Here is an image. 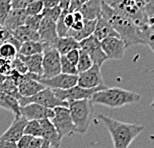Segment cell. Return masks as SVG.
Returning <instances> with one entry per match:
<instances>
[{
  "mask_svg": "<svg viewBox=\"0 0 154 148\" xmlns=\"http://www.w3.org/2000/svg\"><path fill=\"white\" fill-rule=\"evenodd\" d=\"M101 15L114 28L120 38L125 42L127 47L132 45L144 44L142 37H141L140 29L136 25V23L127 15L123 14L110 7L109 5H107L103 0Z\"/></svg>",
  "mask_w": 154,
  "mask_h": 148,
  "instance_id": "obj_1",
  "label": "cell"
},
{
  "mask_svg": "<svg viewBox=\"0 0 154 148\" xmlns=\"http://www.w3.org/2000/svg\"><path fill=\"white\" fill-rule=\"evenodd\" d=\"M97 118L108 130L114 148H128L144 130V126L141 124L119 121L104 114H98Z\"/></svg>",
  "mask_w": 154,
  "mask_h": 148,
  "instance_id": "obj_2",
  "label": "cell"
},
{
  "mask_svg": "<svg viewBox=\"0 0 154 148\" xmlns=\"http://www.w3.org/2000/svg\"><path fill=\"white\" fill-rule=\"evenodd\" d=\"M140 100V94L119 87H106L95 92L91 96L93 104H100L109 108H120L127 104L136 103Z\"/></svg>",
  "mask_w": 154,
  "mask_h": 148,
  "instance_id": "obj_3",
  "label": "cell"
},
{
  "mask_svg": "<svg viewBox=\"0 0 154 148\" xmlns=\"http://www.w3.org/2000/svg\"><path fill=\"white\" fill-rule=\"evenodd\" d=\"M67 102H68V108L76 131L80 134H85L93 118L94 104L92 103L91 98L81 100H69Z\"/></svg>",
  "mask_w": 154,
  "mask_h": 148,
  "instance_id": "obj_4",
  "label": "cell"
},
{
  "mask_svg": "<svg viewBox=\"0 0 154 148\" xmlns=\"http://www.w3.org/2000/svg\"><path fill=\"white\" fill-rule=\"evenodd\" d=\"M107 5L115 10L127 15L136 23L138 27L145 25L147 17L144 0H103Z\"/></svg>",
  "mask_w": 154,
  "mask_h": 148,
  "instance_id": "obj_5",
  "label": "cell"
},
{
  "mask_svg": "<svg viewBox=\"0 0 154 148\" xmlns=\"http://www.w3.org/2000/svg\"><path fill=\"white\" fill-rule=\"evenodd\" d=\"M20 107L27 105L29 103H37L39 105H42L47 108L53 109L57 106H67L68 107V102L67 101H63L59 99L56 95H55L54 91L51 88L46 87L43 89L42 91L38 92L37 94L33 95L30 97H21L19 100Z\"/></svg>",
  "mask_w": 154,
  "mask_h": 148,
  "instance_id": "obj_6",
  "label": "cell"
},
{
  "mask_svg": "<svg viewBox=\"0 0 154 148\" xmlns=\"http://www.w3.org/2000/svg\"><path fill=\"white\" fill-rule=\"evenodd\" d=\"M53 111L54 116L51 118V121L55 126V128H56L61 139L64 136L72 135L73 133L77 132L74 123L72 121L71 114H70L68 107L57 106L53 108Z\"/></svg>",
  "mask_w": 154,
  "mask_h": 148,
  "instance_id": "obj_7",
  "label": "cell"
},
{
  "mask_svg": "<svg viewBox=\"0 0 154 148\" xmlns=\"http://www.w3.org/2000/svg\"><path fill=\"white\" fill-rule=\"evenodd\" d=\"M44 44V43H43ZM43 75L41 78H51L61 73V55L52 45L44 44L43 51Z\"/></svg>",
  "mask_w": 154,
  "mask_h": 148,
  "instance_id": "obj_8",
  "label": "cell"
},
{
  "mask_svg": "<svg viewBox=\"0 0 154 148\" xmlns=\"http://www.w3.org/2000/svg\"><path fill=\"white\" fill-rule=\"evenodd\" d=\"M106 88L105 84L101 85L96 88H83L80 87L79 85H75L69 89H52L54 91L55 95L63 101H69V100H81L86 99V98H91L95 92L102 90Z\"/></svg>",
  "mask_w": 154,
  "mask_h": 148,
  "instance_id": "obj_9",
  "label": "cell"
},
{
  "mask_svg": "<svg viewBox=\"0 0 154 148\" xmlns=\"http://www.w3.org/2000/svg\"><path fill=\"white\" fill-rule=\"evenodd\" d=\"M80 49L87 52L88 55L93 61V64H97L99 66H102V64L108 60L106 54L104 53L101 41L98 40L94 35H91L87 38L80 41Z\"/></svg>",
  "mask_w": 154,
  "mask_h": 148,
  "instance_id": "obj_10",
  "label": "cell"
},
{
  "mask_svg": "<svg viewBox=\"0 0 154 148\" xmlns=\"http://www.w3.org/2000/svg\"><path fill=\"white\" fill-rule=\"evenodd\" d=\"M101 46L108 59L120 60L122 59L126 51L125 42L120 37L111 36L101 40Z\"/></svg>",
  "mask_w": 154,
  "mask_h": 148,
  "instance_id": "obj_11",
  "label": "cell"
},
{
  "mask_svg": "<svg viewBox=\"0 0 154 148\" xmlns=\"http://www.w3.org/2000/svg\"><path fill=\"white\" fill-rule=\"evenodd\" d=\"M77 85L83 88H96L101 85H104L103 77L101 74V66L93 64V66L84 72L78 74Z\"/></svg>",
  "mask_w": 154,
  "mask_h": 148,
  "instance_id": "obj_12",
  "label": "cell"
},
{
  "mask_svg": "<svg viewBox=\"0 0 154 148\" xmlns=\"http://www.w3.org/2000/svg\"><path fill=\"white\" fill-rule=\"evenodd\" d=\"M144 9L147 22L145 25L139 27V29L144 45H148L154 53V0L145 4Z\"/></svg>",
  "mask_w": 154,
  "mask_h": 148,
  "instance_id": "obj_13",
  "label": "cell"
},
{
  "mask_svg": "<svg viewBox=\"0 0 154 148\" xmlns=\"http://www.w3.org/2000/svg\"><path fill=\"white\" fill-rule=\"evenodd\" d=\"M20 115L27 120H42L51 119L54 116V111L37 103H29L20 107Z\"/></svg>",
  "mask_w": 154,
  "mask_h": 148,
  "instance_id": "obj_14",
  "label": "cell"
},
{
  "mask_svg": "<svg viewBox=\"0 0 154 148\" xmlns=\"http://www.w3.org/2000/svg\"><path fill=\"white\" fill-rule=\"evenodd\" d=\"M78 75L60 73L51 78H40L38 81L41 82L45 87L51 89H69L77 85Z\"/></svg>",
  "mask_w": 154,
  "mask_h": 148,
  "instance_id": "obj_15",
  "label": "cell"
},
{
  "mask_svg": "<svg viewBox=\"0 0 154 148\" xmlns=\"http://www.w3.org/2000/svg\"><path fill=\"white\" fill-rule=\"evenodd\" d=\"M38 34H39V41H41L44 44L53 46L55 40L58 38L57 30H56V22H54L50 18L43 16L38 29Z\"/></svg>",
  "mask_w": 154,
  "mask_h": 148,
  "instance_id": "obj_16",
  "label": "cell"
},
{
  "mask_svg": "<svg viewBox=\"0 0 154 148\" xmlns=\"http://www.w3.org/2000/svg\"><path fill=\"white\" fill-rule=\"evenodd\" d=\"M27 121L28 120L24 118L23 116L14 117L13 122L11 123V125L9 126L7 130H5L4 133L0 135V139L16 143L24 135V129H25Z\"/></svg>",
  "mask_w": 154,
  "mask_h": 148,
  "instance_id": "obj_17",
  "label": "cell"
},
{
  "mask_svg": "<svg viewBox=\"0 0 154 148\" xmlns=\"http://www.w3.org/2000/svg\"><path fill=\"white\" fill-rule=\"evenodd\" d=\"M29 73V77L26 80H24L23 82H21L18 85V91L21 95V97H30L33 95L37 94L38 92L42 91L43 89L46 87L42 84L41 82H39L38 80L41 78L40 76L36 75V74Z\"/></svg>",
  "mask_w": 154,
  "mask_h": 148,
  "instance_id": "obj_18",
  "label": "cell"
},
{
  "mask_svg": "<svg viewBox=\"0 0 154 148\" xmlns=\"http://www.w3.org/2000/svg\"><path fill=\"white\" fill-rule=\"evenodd\" d=\"M42 128V135L41 137L44 140L48 141L51 144L52 147L59 148L61 145V138L58 134V132L55 128V126L52 123L51 119H42L39 120Z\"/></svg>",
  "mask_w": 154,
  "mask_h": 148,
  "instance_id": "obj_19",
  "label": "cell"
},
{
  "mask_svg": "<svg viewBox=\"0 0 154 148\" xmlns=\"http://www.w3.org/2000/svg\"><path fill=\"white\" fill-rule=\"evenodd\" d=\"M28 14L26 13L25 9H14L12 8L11 11L9 12L7 18L4 21V24L2 26L6 27L10 31H13L14 29L18 27L25 25L26 18Z\"/></svg>",
  "mask_w": 154,
  "mask_h": 148,
  "instance_id": "obj_20",
  "label": "cell"
},
{
  "mask_svg": "<svg viewBox=\"0 0 154 148\" xmlns=\"http://www.w3.org/2000/svg\"><path fill=\"white\" fill-rule=\"evenodd\" d=\"M101 10L102 0H88L78 9L86 20H96L101 15Z\"/></svg>",
  "mask_w": 154,
  "mask_h": 148,
  "instance_id": "obj_21",
  "label": "cell"
},
{
  "mask_svg": "<svg viewBox=\"0 0 154 148\" xmlns=\"http://www.w3.org/2000/svg\"><path fill=\"white\" fill-rule=\"evenodd\" d=\"M93 35L96 37L98 40H100V41L111 36L119 37L118 33L115 31L114 28L110 25L108 21H107L102 15H100L96 19V25H95Z\"/></svg>",
  "mask_w": 154,
  "mask_h": 148,
  "instance_id": "obj_22",
  "label": "cell"
},
{
  "mask_svg": "<svg viewBox=\"0 0 154 148\" xmlns=\"http://www.w3.org/2000/svg\"><path fill=\"white\" fill-rule=\"evenodd\" d=\"M74 22L75 20L72 12H69L68 10H63L59 19L56 22V30L58 37L67 36V33H68L69 29L72 27Z\"/></svg>",
  "mask_w": 154,
  "mask_h": 148,
  "instance_id": "obj_23",
  "label": "cell"
},
{
  "mask_svg": "<svg viewBox=\"0 0 154 148\" xmlns=\"http://www.w3.org/2000/svg\"><path fill=\"white\" fill-rule=\"evenodd\" d=\"M53 47L59 52L60 55H66L73 49H80V43L69 36L58 37L53 43Z\"/></svg>",
  "mask_w": 154,
  "mask_h": 148,
  "instance_id": "obj_24",
  "label": "cell"
},
{
  "mask_svg": "<svg viewBox=\"0 0 154 148\" xmlns=\"http://www.w3.org/2000/svg\"><path fill=\"white\" fill-rule=\"evenodd\" d=\"M23 62L26 64L28 72L36 74L40 77L43 75V66H42V60L43 55L42 54H36V55H30V56H23V55L18 54Z\"/></svg>",
  "mask_w": 154,
  "mask_h": 148,
  "instance_id": "obj_25",
  "label": "cell"
},
{
  "mask_svg": "<svg viewBox=\"0 0 154 148\" xmlns=\"http://www.w3.org/2000/svg\"><path fill=\"white\" fill-rule=\"evenodd\" d=\"M12 35L21 43L28 41H39L38 31L30 29L26 25H22L12 31Z\"/></svg>",
  "mask_w": 154,
  "mask_h": 148,
  "instance_id": "obj_26",
  "label": "cell"
},
{
  "mask_svg": "<svg viewBox=\"0 0 154 148\" xmlns=\"http://www.w3.org/2000/svg\"><path fill=\"white\" fill-rule=\"evenodd\" d=\"M0 107L6 110L11 111L14 114L15 117L20 115V104L17 98L9 94H6L4 92H0Z\"/></svg>",
  "mask_w": 154,
  "mask_h": 148,
  "instance_id": "obj_27",
  "label": "cell"
},
{
  "mask_svg": "<svg viewBox=\"0 0 154 148\" xmlns=\"http://www.w3.org/2000/svg\"><path fill=\"white\" fill-rule=\"evenodd\" d=\"M44 51V44L41 41H28L21 44L18 54L23 56H30V55L42 54Z\"/></svg>",
  "mask_w": 154,
  "mask_h": 148,
  "instance_id": "obj_28",
  "label": "cell"
},
{
  "mask_svg": "<svg viewBox=\"0 0 154 148\" xmlns=\"http://www.w3.org/2000/svg\"><path fill=\"white\" fill-rule=\"evenodd\" d=\"M0 92H4L11 96L17 98L18 100L21 98V95L18 91V86L15 84L13 79L10 76H6L2 82H0Z\"/></svg>",
  "mask_w": 154,
  "mask_h": 148,
  "instance_id": "obj_29",
  "label": "cell"
},
{
  "mask_svg": "<svg viewBox=\"0 0 154 148\" xmlns=\"http://www.w3.org/2000/svg\"><path fill=\"white\" fill-rule=\"evenodd\" d=\"M95 25H96V20H86V19H84V25H83V28L80 30L78 33H76L72 38H74L76 41L80 42V41H82L83 39L93 35Z\"/></svg>",
  "mask_w": 154,
  "mask_h": 148,
  "instance_id": "obj_30",
  "label": "cell"
},
{
  "mask_svg": "<svg viewBox=\"0 0 154 148\" xmlns=\"http://www.w3.org/2000/svg\"><path fill=\"white\" fill-rule=\"evenodd\" d=\"M18 55V49L12 43L5 42L0 45V58L6 60H13Z\"/></svg>",
  "mask_w": 154,
  "mask_h": 148,
  "instance_id": "obj_31",
  "label": "cell"
},
{
  "mask_svg": "<svg viewBox=\"0 0 154 148\" xmlns=\"http://www.w3.org/2000/svg\"><path fill=\"white\" fill-rule=\"evenodd\" d=\"M92 66H93V61H92L88 53L85 52L84 50H82V49H80L79 60L76 65L77 70H78V74L86 71V70H88L89 68H91Z\"/></svg>",
  "mask_w": 154,
  "mask_h": 148,
  "instance_id": "obj_32",
  "label": "cell"
},
{
  "mask_svg": "<svg viewBox=\"0 0 154 148\" xmlns=\"http://www.w3.org/2000/svg\"><path fill=\"white\" fill-rule=\"evenodd\" d=\"M24 134L30 135L33 137H41L42 128L39 120H28L26 123L25 129H24Z\"/></svg>",
  "mask_w": 154,
  "mask_h": 148,
  "instance_id": "obj_33",
  "label": "cell"
},
{
  "mask_svg": "<svg viewBox=\"0 0 154 148\" xmlns=\"http://www.w3.org/2000/svg\"><path fill=\"white\" fill-rule=\"evenodd\" d=\"M61 73L70 74V75H78V70L75 65L67 59L65 55H61Z\"/></svg>",
  "mask_w": 154,
  "mask_h": 148,
  "instance_id": "obj_34",
  "label": "cell"
},
{
  "mask_svg": "<svg viewBox=\"0 0 154 148\" xmlns=\"http://www.w3.org/2000/svg\"><path fill=\"white\" fill-rule=\"evenodd\" d=\"M12 0H0V25L4 24L5 19L7 18L9 12L12 9Z\"/></svg>",
  "mask_w": 154,
  "mask_h": 148,
  "instance_id": "obj_35",
  "label": "cell"
},
{
  "mask_svg": "<svg viewBox=\"0 0 154 148\" xmlns=\"http://www.w3.org/2000/svg\"><path fill=\"white\" fill-rule=\"evenodd\" d=\"M43 15L39 14V15H28L26 18L25 21V25L27 27H29L30 29L35 30V31H38L40 23L42 21Z\"/></svg>",
  "mask_w": 154,
  "mask_h": 148,
  "instance_id": "obj_36",
  "label": "cell"
},
{
  "mask_svg": "<svg viewBox=\"0 0 154 148\" xmlns=\"http://www.w3.org/2000/svg\"><path fill=\"white\" fill-rule=\"evenodd\" d=\"M26 13L28 15H39L42 14L43 10H44V5H43L42 0H37L30 4L26 9Z\"/></svg>",
  "mask_w": 154,
  "mask_h": 148,
  "instance_id": "obj_37",
  "label": "cell"
},
{
  "mask_svg": "<svg viewBox=\"0 0 154 148\" xmlns=\"http://www.w3.org/2000/svg\"><path fill=\"white\" fill-rule=\"evenodd\" d=\"M11 66L12 69L15 70L16 72L20 74H26L28 73V68H27L26 64L23 62V60L18 56L15 57L13 60H11Z\"/></svg>",
  "mask_w": 154,
  "mask_h": 148,
  "instance_id": "obj_38",
  "label": "cell"
},
{
  "mask_svg": "<svg viewBox=\"0 0 154 148\" xmlns=\"http://www.w3.org/2000/svg\"><path fill=\"white\" fill-rule=\"evenodd\" d=\"M62 11L63 10L60 8V6H57V7H54V8H51V9L44 8V10H43V12H42V15L43 16L50 18V19L53 20L54 22H57V20L59 19Z\"/></svg>",
  "mask_w": 154,
  "mask_h": 148,
  "instance_id": "obj_39",
  "label": "cell"
},
{
  "mask_svg": "<svg viewBox=\"0 0 154 148\" xmlns=\"http://www.w3.org/2000/svg\"><path fill=\"white\" fill-rule=\"evenodd\" d=\"M11 60H6L0 58V74L3 76H9L12 72Z\"/></svg>",
  "mask_w": 154,
  "mask_h": 148,
  "instance_id": "obj_40",
  "label": "cell"
},
{
  "mask_svg": "<svg viewBox=\"0 0 154 148\" xmlns=\"http://www.w3.org/2000/svg\"><path fill=\"white\" fill-rule=\"evenodd\" d=\"M37 0H12V8L14 9H26L32 2Z\"/></svg>",
  "mask_w": 154,
  "mask_h": 148,
  "instance_id": "obj_41",
  "label": "cell"
},
{
  "mask_svg": "<svg viewBox=\"0 0 154 148\" xmlns=\"http://www.w3.org/2000/svg\"><path fill=\"white\" fill-rule=\"evenodd\" d=\"M79 55H80V49H73V50L69 51L65 56L73 65L76 66L79 60Z\"/></svg>",
  "mask_w": 154,
  "mask_h": 148,
  "instance_id": "obj_42",
  "label": "cell"
},
{
  "mask_svg": "<svg viewBox=\"0 0 154 148\" xmlns=\"http://www.w3.org/2000/svg\"><path fill=\"white\" fill-rule=\"evenodd\" d=\"M32 138H33V136L24 134L23 136L16 142L17 148H29V144L31 142Z\"/></svg>",
  "mask_w": 154,
  "mask_h": 148,
  "instance_id": "obj_43",
  "label": "cell"
},
{
  "mask_svg": "<svg viewBox=\"0 0 154 148\" xmlns=\"http://www.w3.org/2000/svg\"><path fill=\"white\" fill-rule=\"evenodd\" d=\"M87 1L88 0H71V1H70L68 11L69 12H74L76 10H78V9Z\"/></svg>",
  "mask_w": 154,
  "mask_h": 148,
  "instance_id": "obj_44",
  "label": "cell"
},
{
  "mask_svg": "<svg viewBox=\"0 0 154 148\" xmlns=\"http://www.w3.org/2000/svg\"><path fill=\"white\" fill-rule=\"evenodd\" d=\"M45 140L42 137H33L29 144V148H41Z\"/></svg>",
  "mask_w": 154,
  "mask_h": 148,
  "instance_id": "obj_45",
  "label": "cell"
},
{
  "mask_svg": "<svg viewBox=\"0 0 154 148\" xmlns=\"http://www.w3.org/2000/svg\"><path fill=\"white\" fill-rule=\"evenodd\" d=\"M42 1L44 8L46 9H51L59 6V0H42Z\"/></svg>",
  "mask_w": 154,
  "mask_h": 148,
  "instance_id": "obj_46",
  "label": "cell"
},
{
  "mask_svg": "<svg viewBox=\"0 0 154 148\" xmlns=\"http://www.w3.org/2000/svg\"><path fill=\"white\" fill-rule=\"evenodd\" d=\"M0 148H17V145L15 142L0 139Z\"/></svg>",
  "mask_w": 154,
  "mask_h": 148,
  "instance_id": "obj_47",
  "label": "cell"
},
{
  "mask_svg": "<svg viewBox=\"0 0 154 148\" xmlns=\"http://www.w3.org/2000/svg\"><path fill=\"white\" fill-rule=\"evenodd\" d=\"M71 0H59V6L62 10H68Z\"/></svg>",
  "mask_w": 154,
  "mask_h": 148,
  "instance_id": "obj_48",
  "label": "cell"
},
{
  "mask_svg": "<svg viewBox=\"0 0 154 148\" xmlns=\"http://www.w3.org/2000/svg\"><path fill=\"white\" fill-rule=\"evenodd\" d=\"M52 146H51V144L48 142V141H46L45 140V142H44V144L42 145V147L41 148H51Z\"/></svg>",
  "mask_w": 154,
  "mask_h": 148,
  "instance_id": "obj_49",
  "label": "cell"
},
{
  "mask_svg": "<svg viewBox=\"0 0 154 148\" xmlns=\"http://www.w3.org/2000/svg\"><path fill=\"white\" fill-rule=\"evenodd\" d=\"M151 1H153V0H144V2H145L146 4H147V3H149V2H151Z\"/></svg>",
  "mask_w": 154,
  "mask_h": 148,
  "instance_id": "obj_50",
  "label": "cell"
},
{
  "mask_svg": "<svg viewBox=\"0 0 154 148\" xmlns=\"http://www.w3.org/2000/svg\"><path fill=\"white\" fill-rule=\"evenodd\" d=\"M151 107H152V108H154V99H153L152 103H151Z\"/></svg>",
  "mask_w": 154,
  "mask_h": 148,
  "instance_id": "obj_51",
  "label": "cell"
}]
</instances>
